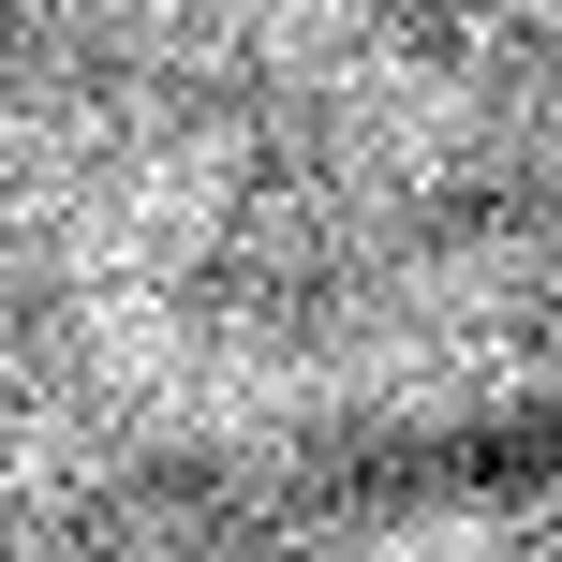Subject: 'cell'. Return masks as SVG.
Segmentation results:
<instances>
[{"mask_svg":"<svg viewBox=\"0 0 562 562\" xmlns=\"http://www.w3.org/2000/svg\"><path fill=\"white\" fill-rule=\"evenodd\" d=\"M548 474H562V385H518V400H474V415L385 429V445H326V459H281V474H237L207 504H178L164 533L104 548V562H267V548L370 533V518L504 504V488H548Z\"/></svg>","mask_w":562,"mask_h":562,"instance_id":"obj_1","label":"cell"}]
</instances>
